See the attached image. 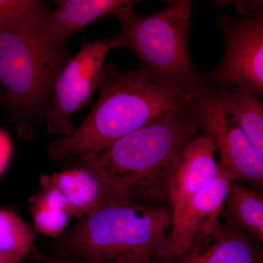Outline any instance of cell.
Here are the masks:
<instances>
[{
  "instance_id": "6da1fadb",
  "label": "cell",
  "mask_w": 263,
  "mask_h": 263,
  "mask_svg": "<svg viewBox=\"0 0 263 263\" xmlns=\"http://www.w3.org/2000/svg\"><path fill=\"white\" fill-rule=\"evenodd\" d=\"M198 130L190 101L82 159L81 165L98 173L115 197L164 201L175 162Z\"/></svg>"
},
{
  "instance_id": "7a4b0ae2",
  "label": "cell",
  "mask_w": 263,
  "mask_h": 263,
  "mask_svg": "<svg viewBox=\"0 0 263 263\" xmlns=\"http://www.w3.org/2000/svg\"><path fill=\"white\" fill-rule=\"evenodd\" d=\"M100 96L84 122L68 136L51 143L53 160L71 156L88 158L157 118L182 108L191 94L164 87L139 70L118 72L103 66Z\"/></svg>"
},
{
  "instance_id": "3957f363",
  "label": "cell",
  "mask_w": 263,
  "mask_h": 263,
  "mask_svg": "<svg viewBox=\"0 0 263 263\" xmlns=\"http://www.w3.org/2000/svg\"><path fill=\"white\" fill-rule=\"evenodd\" d=\"M171 226L166 207L114 197L80 219L64 243L91 263H147Z\"/></svg>"
},
{
  "instance_id": "277c9868",
  "label": "cell",
  "mask_w": 263,
  "mask_h": 263,
  "mask_svg": "<svg viewBox=\"0 0 263 263\" xmlns=\"http://www.w3.org/2000/svg\"><path fill=\"white\" fill-rule=\"evenodd\" d=\"M41 9L0 28V84L9 110L20 119L47 115L52 90L71 57L48 36Z\"/></svg>"
},
{
  "instance_id": "5b68a950",
  "label": "cell",
  "mask_w": 263,
  "mask_h": 263,
  "mask_svg": "<svg viewBox=\"0 0 263 263\" xmlns=\"http://www.w3.org/2000/svg\"><path fill=\"white\" fill-rule=\"evenodd\" d=\"M130 1L113 14L122 30L109 38L111 49L125 48L139 60V70L149 80L180 92H193L203 83L188 48L192 1L176 0L162 11L137 15Z\"/></svg>"
},
{
  "instance_id": "8992f818",
  "label": "cell",
  "mask_w": 263,
  "mask_h": 263,
  "mask_svg": "<svg viewBox=\"0 0 263 263\" xmlns=\"http://www.w3.org/2000/svg\"><path fill=\"white\" fill-rule=\"evenodd\" d=\"M198 127L214 141L219 167L231 181L259 188L263 182V157L226 110L219 89L202 83L191 92Z\"/></svg>"
},
{
  "instance_id": "52a82bcc",
  "label": "cell",
  "mask_w": 263,
  "mask_h": 263,
  "mask_svg": "<svg viewBox=\"0 0 263 263\" xmlns=\"http://www.w3.org/2000/svg\"><path fill=\"white\" fill-rule=\"evenodd\" d=\"M110 50L109 39L85 43L60 71L46 115L50 133L64 137L75 130L72 116L88 103L98 88L104 60Z\"/></svg>"
},
{
  "instance_id": "ba28073f",
  "label": "cell",
  "mask_w": 263,
  "mask_h": 263,
  "mask_svg": "<svg viewBox=\"0 0 263 263\" xmlns=\"http://www.w3.org/2000/svg\"><path fill=\"white\" fill-rule=\"evenodd\" d=\"M226 41V53L220 65L205 76L219 88L242 86L260 96L263 93V15H248L219 22Z\"/></svg>"
},
{
  "instance_id": "9c48e42d",
  "label": "cell",
  "mask_w": 263,
  "mask_h": 263,
  "mask_svg": "<svg viewBox=\"0 0 263 263\" xmlns=\"http://www.w3.org/2000/svg\"><path fill=\"white\" fill-rule=\"evenodd\" d=\"M259 242L223 215L202 230L183 253L162 263H262Z\"/></svg>"
},
{
  "instance_id": "30bf717a",
  "label": "cell",
  "mask_w": 263,
  "mask_h": 263,
  "mask_svg": "<svg viewBox=\"0 0 263 263\" xmlns=\"http://www.w3.org/2000/svg\"><path fill=\"white\" fill-rule=\"evenodd\" d=\"M230 182L220 168L215 179L172 219L171 232L157 249L155 257L161 259L183 253L202 230L217 221L224 214Z\"/></svg>"
},
{
  "instance_id": "8fae6325",
  "label": "cell",
  "mask_w": 263,
  "mask_h": 263,
  "mask_svg": "<svg viewBox=\"0 0 263 263\" xmlns=\"http://www.w3.org/2000/svg\"><path fill=\"white\" fill-rule=\"evenodd\" d=\"M215 154L212 138L204 133L194 137L180 154L167 183L172 219L177 217L188 202L220 172Z\"/></svg>"
},
{
  "instance_id": "7c38bea8",
  "label": "cell",
  "mask_w": 263,
  "mask_h": 263,
  "mask_svg": "<svg viewBox=\"0 0 263 263\" xmlns=\"http://www.w3.org/2000/svg\"><path fill=\"white\" fill-rule=\"evenodd\" d=\"M131 0H57L56 8L49 10L45 27L55 43L66 46L72 34L90 24L128 4Z\"/></svg>"
},
{
  "instance_id": "4fadbf2b",
  "label": "cell",
  "mask_w": 263,
  "mask_h": 263,
  "mask_svg": "<svg viewBox=\"0 0 263 263\" xmlns=\"http://www.w3.org/2000/svg\"><path fill=\"white\" fill-rule=\"evenodd\" d=\"M50 178L65 196L70 216L79 219L115 197L103 178L86 166L65 170Z\"/></svg>"
},
{
  "instance_id": "5bb4252c",
  "label": "cell",
  "mask_w": 263,
  "mask_h": 263,
  "mask_svg": "<svg viewBox=\"0 0 263 263\" xmlns=\"http://www.w3.org/2000/svg\"><path fill=\"white\" fill-rule=\"evenodd\" d=\"M219 91L230 117L263 157V105L259 95L242 86Z\"/></svg>"
},
{
  "instance_id": "9a60e30c",
  "label": "cell",
  "mask_w": 263,
  "mask_h": 263,
  "mask_svg": "<svg viewBox=\"0 0 263 263\" xmlns=\"http://www.w3.org/2000/svg\"><path fill=\"white\" fill-rule=\"evenodd\" d=\"M30 202L33 221L38 233L57 237L64 232L70 217L67 201L50 176L41 178V190Z\"/></svg>"
},
{
  "instance_id": "2e32d148",
  "label": "cell",
  "mask_w": 263,
  "mask_h": 263,
  "mask_svg": "<svg viewBox=\"0 0 263 263\" xmlns=\"http://www.w3.org/2000/svg\"><path fill=\"white\" fill-rule=\"evenodd\" d=\"M224 215L262 243L263 197L260 194L239 182L231 181L224 204Z\"/></svg>"
},
{
  "instance_id": "e0dca14e",
  "label": "cell",
  "mask_w": 263,
  "mask_h": 263,
  "mask_svg": "<svg viewBox=\"0 0 263 263\" xmlns=\"http://www.w3.org/2000/svg\"><path fill=\"white\" fill-rule=\"evenodd\" d=\"M34 235L10 209H0V252L25 259L33 251Z\"/></svg>"
},
{
  "instance_id": "ac0fdd59",
  "label": "cell",
  "mask_w": 263,
  "mask_h": 263,
  "mask_svg": "<svg viewBox=\"0 0 263 263\" xmlns=\"http://www.w3.org/2000/svg\"><path fill=\"white\" fill-rule=\"evenodd\" d=\"M45 5L37 0H0V28L41 9Z\"/></svg>"
},
{
  "instance_id": "d6986e66",
  "label": "cell",
  "mask_w": 263,
  "mask_h": 263,
  "mask_svg": "<svg viewBox=\"0 0 263 263\" xmlns=\"http://www.w3.org/2000/svg\"><path fill=\"white\" fill-rule=\"evenodd\" d=\"M12 155V143L9 136L0 129V176L8 167Z\"/></svg>"
},
{
  "instance_id": "ffe728a7",
  "label": "cell",
  "mask_w": 263,
  "mask_h": 263,
  "mask_svg": "<svg viewBox=\"0 0 263 263\" xmlns=\"http://www.w3.org/2000/svg\"><path fill=\"white\" fill-rule=\"evenodd\" d=\"M43 260L44 263H91L82 259H72L64 256L43 257Z\"/></svg>"
},
{
  "instance_id": "44dd1931",
  "label": "cell",
  "mask_w": 263,
  "mask_h": 263,
  "mask_svg": "<svg viewBox=\"0 0 263 263\" xmlns=\"http://www.w3.org/2000/svg\"><path fill=\"white\" fill-rule=\"evenodd\" d=\"M24 260L20 256L0 252V263H23Z\"/></svg>"
},
{
  "instance_id": "7402d4cb",
  "label": "cell",
  "mask_w": 263,
  "mask_h": 263,
  "mask_svg": "<svg viewBox=\"0 0 263 263\" xmlns=\"http://www.w3.org/2000/svg\"><path fill=\"white\" fill-rule=\"evenodd\" d=\"M147 263H157L153 258L150 259Z\"/></svg>"
}]
</instances>
